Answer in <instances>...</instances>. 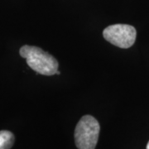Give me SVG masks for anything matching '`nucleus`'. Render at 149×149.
Returning <instances> with one entry per match:
<instances>
[{"mask_svg": "<svg viewBox=\"0 0 149 149\" xmlns=\"http://www.w3.org/2000/svg\"><path fill=\"white\" fill-rule=\"evenodd\" d=\"M103 36L107 42L120 48H129L136 40V29L128 24H114L107 27Z\"/></svg>", "mask_w": 149, "mask_h": 149, "instance_id": "obj_3", "label": "nucleus"}, {"mask_svg": "<svg viewBox=\"0 0 149 149\" xmlns=\"http://www.w3.org/2000/svg\"><path fill=\"white\" fill-rule=\"evenodd\" d=\"M100 127L97 119L91 115L80 118L74 130V140L78 149H95Z\"/></svg>", "mask_w": 149, "mask_h": 149, "instance_id": "obj_2", "label": "nucleus"}, {"mask_svg": "<svg viewBox=\"0 0 149 149\" xmlns=\"http://www.w3.org/2000/svg\"><path fill=\"white\" fill-rule=\"evenodd\" d=\"M147 149H149V142L148 143V145H147Z\"/></svg>", "mask_w": 149, "mask_h": 149, "instance_id": "obj_5", "label": "nucleus"}, {"mask_svg": "<svg viewBox=\"0 0 149 149\" xmlns=\"http://www.w3.org/2000/svg\"><path fill=\"white\" fill-rule=\"evenodd\" d=\"M14 143V136L10 131H0V149H10Z\"/></svg>", "mask_w": 149, "mask_h": 149, "instance_id": "obj_4", "label": "nucleus"}, {"mask_svg": "<svg viewBox=\"0 0 149 149\" xmlns=\"http://www.w3.org/2000/svg\"><path fill=\"white\" fill-rule=\"evenodd\" d=\"M22 57L26 59L27 65L33 70L43 75H53L58 70V61L52 55L41 48L33 46H23L20 51Z\"/></svg>", "mask_w": 149, "mask_h": 149, "instance_id": "obj_1", "label": "nucleus"}]
</instances>
